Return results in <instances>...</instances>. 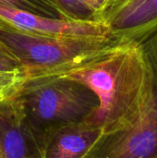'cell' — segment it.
Listing matches in <instances>:
<instances>
[{"label": "cell", "instance_id": "7", "mask_svg": "<svg viewBox=\"0 0 157 158\" xmlns=\"http://www.w3.org/2000/svg\"><path fill=\"white\" fill-rule=\"evenodd\" d=\"M0 158H44L16 95L0 101Z\"/></svg>", "mask_w": 157, "mask_h": 158}, {"label": "cell", "instance_id": "6", "mask_svg": "<svg viewBox=\"0 0 157 158\" xmlns=\"http://www.w3.org/2000/svg\"><path fill=\"white\" fill-rule=\"evenodd\" d=\"M99 20L108 25L116 39L139 43L157 29V0H121Z\"/></svg>", "mask_w": 157, "mask_h": 158}, {"label": "cell", "instance_id": "1", "mask_svg": "<svg viewBox=\"0 0 157 158\" xmlns=\"http://www.w3.org/2000/svg\"><path fill=\"white\" fill-rule=\"evenodd\" d=\"M77 81L97 97L87 121L108 133L128 126L152 100L155 86L139 43L117 40L56 76Z\"/></svg>", "mask_w": 157, "mask_h": 158}, {"label": "cell", "instance_id": "8", "mask_svg": "<svg viewBox=\"0 0 157 158\" xmlns=\"http://www.w3.org/2000/svg\"><path fill=\"white\" fill-rule=\"evenodd\" d=\"M102 131L84 120L56 131L44 146V158H82L101 135Z\"/></svg>", "mask_w": 157, "mask_h": 158}, {"label": "cell", "instance_id": "4", "mask_svg": "<svg viewBox=\"0 0 157 158\" xmlns=\"http://www.w3.org/2000/svg\"><path fill=\"white\" fill-rule=\"evenodd\" d=\"M155 82V81H154ZM152 100L125 128L101 133L82 158H152L157 154V86Z\"/></svg>", "mask_w": 157, "mask_h": 158}, {"label": "cell", "instance_id": "5", "mask_svg": "<svg viewBox=\"0 0 157 158\" xmlns=\"http://www.w3.org/2000/svg\"><path fill=\"white\" fill-rule=\"evenodd\" d=\"M0 31L48 36H113L108 25L102 20H70L43 17L9 6L2 2H0Z\"/></svg>", "mask_w": 157, "mask_h": 158}, {"label": "cell", "instance_id": "10", "mask_svg": "<svg viewBox=\"0 0 157 158\" xmlns=\"http://www.w3.org/2000/svg\"><path fill=\"white\" fill-rule=\"evenodd\" d=\"M0 2L9 6L31 12L40 16L59 19L57 13L43 0H0Z\"/></svg>", "mask_w": 157, "mask_h": 158}, {"label": "cell", "instance_id": "2", "mask_svg": "<svg viewBox=\"0 0 157 158\" xmlns=\"http://www.w3.org/2000/svg\"><path fill=\"white\" fill-rule=\"evenodd\" d=\"M16 96L26 123L43 150L56 131L87 120L98 106L97 97L89 88L58 77L28 80Z\"/></svg>", "mask_w": 157, "mask_h": 158}, {"label": "cell", "instance_id": "11", "mask_svg": "<svg viewBox=\"0 0 157 158\" xmlns=\"http://www.w3.org/2000/svg\"><path fill=\"white\" fill-rule=\"evenodd\" d=\"M139 44L149 64L154 81L157 85V29L139 42Z\"/></svg>", "mask_w": 157, "mask_h": 158}, {"label": "cell", "instance_id": "9", "mask_svg": "<svg viewBox=\"0 0 157 158\" xmlns=\"http://www.w3.org/2000/svg\"><path fill=\"white\" fill-rule=\"evenodd\" d=\"M25 81L26 74L22 69L10 71L0 70V101L16 95Z\"/></svg>", "mask_w": 157, "mask_h": 158}, {"label": "cell", "instance_id": "15", "mask_svg": "<svg viewBox=\"0 0 157 158\" xmlns=\"http://www.w3.org/2000/svg\"><path fill=\"white\" fill-rule=\"evenodd\" d=\"M0 54H2V55H4V54L2 53V51H1V49H0ZM5 56H6V55H5Z\"/></svg>", "mask_w": 157, "mask_h": 158}, {"label": "cell", "instance_id": "3", "mask_svg": "<svg viewBox=\"0 0 157 158\" xmlns=\"http://www.w3.org/2000/svg\"><path fill=\"white\" fill-rule=\"evenodd\" d=\"M117 40L113 36H48L0 31L5 53L19 64L26 81L56 77Z\"/></svg>", "mask_w": 157, "mask_h": 158}, {"label": "cell", "instance_id": "14", "mask_svg": "<svg viewBox=\"0 0 157 158\" xmlns=\"http://www.w3.org/2000/svg\"><path fill=\"white\" fill-rule=\"evenodd\" d=\"M152 158H157V154L156 155H155V156H153V157Z\"/></svg>", "mask_w": 157, "mask_h": 158}, {"label": "cell", "instance_id": "13", "mask_svg": "<svg viewBox=\"0 0 157 158\" xmlns=\"http://www.w3.org/2000/svg\"><path fill=\"white\" fill-rule=\"evenodd\" d=\"M15 69H22L18 62L11 59L10 57L0 54V70L1 71H10Z\"/></svg>", "mask_w": 157, "mask_h": 158}, {"label": "cell", "instance_id": "12", "mask_svg": "<svg viewBox=\"0 0 157 158\" xmlns=\"http://www.w3.org/2000/svg\"><path fill=\"white\" fill-rule=\"evenodd\" d=\"M93 15L94 19L99 20L100 17L108 6V0H79Z\"/></svg>", "mask_w": 157, "mask_h": 158}]
</instances>
